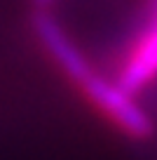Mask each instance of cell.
<instances>
[{
    "label": "cell",
    "instance_id": "obj_1",
    "mask_svg": "<svg viewBox=\"0 0 157 160\" xmlns=\"http://www.w3.org/2000/svg\"><path fill=\"white\" fill-rule=\"evenodd\" d=\"M33 33L52 64L103 118H108L120 132L131 139H150L155 132L150 111L138 101V97L129 94L117 80L103 75L52 12H33Z\"/></svg>",
    "mask_w": 157,
    "mask_h": 160
},
{
    "label": "cell",
    "instance_id": "obj_4",
    "mask_svg": "<svg viewBox=\"0 0 157 160\" xmlns=\"http://www.w3.org/2000/svg\"><path fill=\"white\" fill-rule=\"evenodd\" d=\"M56 0H33V5H35V10H45V12H49V7L54 5Z\"/></svg>",
    "mask_w": 157,
    "mask_h": 160
},
{
    "label": "cell",
    "instance_id": "obj_2",
    "mask_svg": "<svg viewBox=\"0 0 157 160\" xmlns=\"http://www.w3.org/2000/svg\"><path fill=\"white\" fill-rule=\"evenodd\" d=\"M117 82L134 97L157 82V26H145L120 71Z\"/></svg>",
    "mask_w": 157,
    "mask_h": 160
},
{
    "label": "cell",
    "instance_id": "obj_3",
    "mask_svg": "<svg viewBox=\"0 0 157 160\" xmlns=\"http://www.w3.org/2000/svg\"><path fill=\"white\" fill-rule=\"evenodd\" d=\"M148 26H157V0H150L148 5Z\"/></svg>",
    "mask_w": 157,
    "mask_h": 160
}]
</instances>
